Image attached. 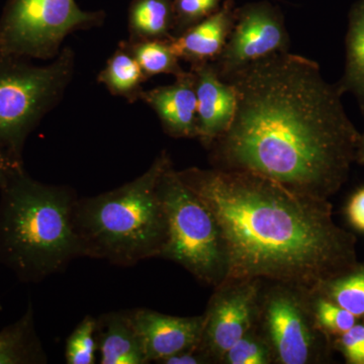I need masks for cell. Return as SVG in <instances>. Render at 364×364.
Listing matches in <instances>:
<instances>
[{
	"mask_svg": "<svg viewBox=\"0 0 364 364\" xmlns=\"http://www.w3.org/2000/svg\"><path fill=\"white\" fill-rule=\"evenodd\" d=\"M236 91L228 130L212 143L213 168L253 172L303 195L328 200L355 161L360 134L338 85L313 60L289 52L222 78Z\"/></svg>",
	"mask_w": 364,
	"mask_h": 364,
	"instance_id": "6da1fadb",
	"label": "cell"
},
{
	"mask_svg": "<svg viewBox=\"0 0 364 364\" xmlns=\"http://www.w3.org/2000/svg\"><path fill=\"white\" fill-rule=\"evenodd\" d=\"M214 215L227 255L226 280L268 279L315 293L355 267V237L332 205L241 170L177 171Z\"/></svg>",
	"mask_w": 364,
	"mask_h": 364,
	"instance_id": "7a4b0ae2",
	"label": "cell"
},
{
	"mask_svg": "<svg viewBox=\"0 0 364 364\" xmlns=\"http://www.w3.org/2000/svg\"><path fill=\"white\" fill-rule=\"evenodd\" d=\"M0 262L23 282H39L85 257L72 222L75 191L14 170L1 186Z\"/></svg>",
	"mask_w": 364,
	"mask_h": 364,
	"instance_id": "3957f363",
	"label": "cell"
},
{
	"mask_svg": "<svg viewBox=\"0 0 364 364\" xmlns=\"http://www.w3.org/2000/svg\"><path fill=\"white\" fill-rule=\"evenodd\" d=\"M170 163L162 151L134 181L98 196L77 198L72 222L85 257L129 267L161 256L167 219L158 183Z\"/></svg>",
	"mask_w": 364,
	"mask_h": 364,
	"instance_id": "277c9868",
	"label": "cell"
},
{
	"mask_svg": "<svg viewBox=\"0 0 364 364\" xmlns=\"http://www.w3.org/2000/svg\"><path fill=\"white\" fill-rule=\"evenodd\" d=\"M158 191L167 219L160 257L174 261L208 286H220L227 277V255L214 215L181 181L172 163L160 176Z\"/></svg>",
	"mask_w": 364,
	"mask_h": 364,
	"instance_id": "5b68a950",
	"label": "cell"
},
{
	"mask_svg": "<svg viewBox=\"0 0 364 364\" xmlns=\"http://www.w3.org/2000/svg\"><path fill=\"white\" fill-rule=\"evenodd\" d=\"M74 71L70 47L47 66H0V143L20 149L28 132L61 102Z\"/></svg>",
	"mask_w": 364,
	"mask_h": 364,
	"instance_id": "8992f818",
	"label": "cell"
},
{
	"mask_svg": "<svg viewBox=\"0 0 364 364\" xmlns=\"http://www.w3.org/2000/svg\"><path fill=\"white\" fill-rule=\"evenodd\" d=\"M105 20L104 11H83L75 0H13L0 28V47L9 54L55 59L67 36Z\"/></svg>",
	"mask_w": 364,
	"mask_h": 364,
	"instance_id": "52a82bcc",
	"label": "cell"
},
{
	"mask_svg": "<svg viewBox=\"0 0 364 364\" xmlns=\"http://www.w3.org/2000/svg\"><path fill=\"white\" fill-rule=\"evenodd\" d=\"M257 326L272 349L273 363H316L322 352L324 335L311 311L310 293L275 282L261 294Z\"/></svg>",
	"mask_w": 364,
	"mask_h": 364,
	"instance_id": "ba28073f",
	"label": "cell"
},
{
	"mask_svg": "<svg viewBox=\"0 0 364 364\" xmlns=\"http://www.w3.org/2000/svg\"><path fill=\"white\" fill-rule=\"evenodd\" d=\"M261 279L225 280L215 287L203 318L198 349L221 363L228 349L257 324Z\"/></svg>",
	"mask_w": 364,
	"mask_h": 364,
	"instance_id": "9c48e42d",
	"label": "cell"
},
{
	"mask_svg": "<svg viewBox=\"0 0 364 364\" xmlns=\"http://www.w3.org/2000/svg\"><path fill=\"white\" fill-rule=\"evenodd\" d=\"M289 33L279 9L268 1L254 2L236 9L229 39L213 64L224 78L253 62L289 52Z\"/></svg>",
	"mask_w": 364,
	"mask_h": 364,
	"instance_id": "30bf717a",
	"label": "cell"
},
{
	"mask_svg": "<svg viewBox=\"0 0 364 364\" xmlns=\"http://www.w3.org/2000/svg\"><path fill=\"white\" fill-rule=\"evenodd\" d=\"M150 363H159L174 354L198 348L203 330V315L177 317L138 308L130 310Z\"/></svg>",
	"mask_w": 364,
	"mask_h": 364,
	"instance_id": "8fae6325",
	"label": "cell"
},
{
	"mask_svg": "<svg viewBox=\"0 0 364 364\" xmlns=\"http://www.w3.org/2000/svg\"><path fill=\"white\" fill-rule=\"evenodd\" d=\"M198 100V138L205 148L225 133L233 121L237 97L233 86L220 77L214 64L191 66Z\"/></svg>",
	"mask_w": 364,
	"mask_h": 364,
	"instance_id": "7c38bea8",
	"label": "cell"
},
{
	"mask_svg": "<svg viewBox=\"0 0 364 364\" xmlns=\"http://www.w3.org/2000/svg\"><path fill=\"white\" fill-rule=\"evenodd\" d=\"M141 100L156 112L167 135L198 138V100L193 71L184 70L172 85L144 90Z\"/></svg>",
	"mask_w": 364,
	"mask_h": 364,
	"instance_id": "4fadbf2b",
	"label": "cell"
},
{
	"mask_svg": "<svg viewBox=\"0 0 364 364\" xmlns=\"http://www.w3.org/2000/svg\"><path fill=\"white\" fill-rule=\"evenodd\" d=\"M234 0H225L215 13L169 41L179 60L212 63L222 54L235 23Z\"/></svg>",
	"mask_w": 364,
	"mask_h": 364,
	"instance_id": "5bb4252c",
	"label": "cell"
},
{
	"mask_svg": "<svg viewBox=\"0 0 364 364\" xmlns=\"http://www.w3.org/2000/svg\"><path fill=\"white\" fill-rule=\"evenodd\" d=\"M97 318V349L100 364H147L142 340L130 310L102 314Z\"/></svg>",
	"mask_w": 364,
	"mask_h": 364,
	"instance_id": "9a60e30c",
	"label": "cell"
},
{
	"mask_svg": "<svg viewBox=\"0 0 364 364\" xmlns=\"http://www.w3.org/2000/svg\"><path fill=\"white\" fill-rule=\"evenodd\" d=\"M48 363L38 336L30 303L25 315L0 331V364H43Z\"/></svg>",
	"mask_w": 364,
	"mask_h": 364,
	"instance_id": "2e32d148",
	"label": "cell"
},
{
	"mask_svg": "<svg viewBox=\"0 0 364 364\" xmlns=\"http://www.w3.org/2000/svg\"><path fill=\"white\" fill-rule=\"evenodd\" d=\"M176 26L173 0H132L129 41L171 40Z\"/></svg>",
	"mask_w": 364,
	"mask_h": 364,
	"instance_id": "e0dca14e",
	"label": "cell"
},
{
	"mask_svg": "<svg viewBox=\"0 0 364 364\" xmlns=\"http://www.w3.org/2000/svg\"><path fill=\"white\" fill-rule=\"evenodd\" d=\"M146 80L147 77L138 62L121 43L97 75V82L111 95L123 97L129 102L141 100Z\"/></svg>",
	"mask_w": 364,
	"mask_h": 364,
	"instance_id": "ac0fdd59",
	"label": "cell"
},
{
	"mask_svg": "<svg viewBox=\"0 0 364 364\" xmlns=\"http://www.w3.org/2000/svg\"><path fill=\"white\" fill-rule=\"evenodd\" d=\"M340 90L351 92L364 109V0H358L349 11L346 36V65Z\"/></svg>",
	"mask_w": 364,
	"mask_h": 364,
	"instance_id": "d6986e66",
	"label": "cell"
},
{
	"mask_svg": "<svg viewBox=\"0 0 364 364\" xmlns=\"http://www.w3.org/2000/svg\"><path fill=\"white\" fill-rule=\"evenodd\" d=\"M119 43L133 55L147 79L160 74H171L176 77L184 71L168 40H128Z\"/></svg>",
	"mask_w": 364,
	"mask_h": 364,
	"instance_id": "ffe728a7",
	"label": "cell"
},
{
	"mask_svg": "<svg viewBox=\"0 0 364 364\" xmlns=\"http://www.w3.org/2000/svg\"><path fill=\"white\" fill-rule=\"evenodd\" d=\"M315 293L364 320V264H356L348 272L328 280Z\"/></svg>",
	"mask_w": 364,
	"mask_h": 364,
	"instance_id": "44dd1931",
	"label": "cell"
},
{
	"mask_svg": "<svg viewBox=\"0 0 364 364\" xmlns=\"http://www.w3.org/2000/svg\"><path fill=\"white\" fill-rule=\"evenodd\" d=\"M310 306L316 328L324 336H339L358 323L353 314L321 294L310 293Z\"/></svg>",
	"mask_w": 364,
	"mask_h": 364,
	"instance_id": "7402d4cb",
	"label": "cell"
},
{
	"mask_svg": "<svg viewBox=\"0 0 364 364\" xmlns=\"http://www.w3.org/2000/svg\"><path fill=\"white\" fill-rule=\"evenodd\" d=\"M97 318L85 316L67 338L64 353L67 364L97 363Z\"/></svg>",
	"mask_w": 364,
	"mask_h": 364,
	"instance_id": "603a6c76",
	"label": "cell"
},
{
	"mask_svg": "<svg viewBox=\"0 0 364 364\" xmlns=\"http://www.w3.org/2000/svg\"><path fill=\"white\" fill-rule=\"evenodd\" d=\"M272 349L256 324L238 341L235 342L223 356L224 364H270Z\"/></svg>",
	"mask_w": 364,
	"mask_h": 364,
	"instance_id": "cb8c5ba5",
	"label": "cell"
},
{
	"mask_svg": "<svg viewBox=\"0 0 364 364\" xmlns=\"http://www.w3.org/2000/svg\"><path fill=\"white\" fill-rule=\"evenodd\" d=\"M221 2L222 0H173L176 14L173 37L215 13Z\"/></svg>",
	"mask_w": 364,
	"mask_h": 364,
	"instance_id": "d4e9b609",
	"label": "cell"
},
{
	"mask_svg": "<svg viewBox=\"0 0 364 364\" xmlns=\"http://www.w3.org/2000/svg\"><path fill=\"white\" fill-rule=\"evenodd\" d=\"M337 344L347 363L364 364V323H356L350 329L339 335Z\"/></svg>",
	"mask_w": 364,
	"mask_h": 364,
	"instance_id": "484cf974",
	"label": "cell"
},
{
	"mask_svg": "<svg viewBox=\"0 0 364 364\" xmlns=\"http://www.w3.org/2000/svg\"><path fill=\"white\" fill-rule=\"evenodd\" d=\"M347 215L356 229L364 232V188L352 196L347 205Z\"/></svg>",
	"mask_w": 364,
	"mask_h": 364,
	"instance_id": "4316f807",
	"label": "cell"
},
{
	"mask_svg": "<svg viewBox=\"0 0 364 364\" xmlns=\"http://www.w3.org/2000/svg\"><path fill=\"white\" fill-rule=\"evenodd\" d=\"M159 363L161 364H205L212 363L210 359L198 350V348L191 349V350L181 352V353L174 354L162 359Z\"/></svg>",
	"mask_w": 364,
	"mask_h": 364,
	"instance_id": "83f0119b",
	"label": "cell"
},
{
	"mask_svg": "<svg viewBox=\"0 0 364 364\" xmlns=\"http://www.w3.org/2000/svg\"><path fill=\"white\" fill-rule=\"evenodd\" d=\"M18 167L16 162L9 159V157L4 156V155L0 152V186L4 183L7 177L11 176V172H13L14 169L18 168Z\"/></svg>",
	"mask_w": 364,
	"mask_h": 364,
	"instance_id": "f1b7e54d",
	"label": "cell"
},
{
	"mask_svg": "<svg viewBox=\"0 0 364 364\" xmlns=\"http://www.w3.org/2000/svg\"><path fill=\"white\" fill-rule=\"evenodd\" d=\"M355 161H358L359 164L364 165V134L360 136Z\"/></svg>",
	"mask_w": 364,
	"mask_h": 364,
	"instance_id": "f546056e",
	"label": "cell"
},
{
	"mask_svg": "<svg viewBox=\"0 0 364 364\" xmlns=\"http://www.w3.org/2000/svg\"><path fill=\"white\" fill-rule=\"evenodd\" d=\"M1 310H2L1 305H0V311H1Z\"/></svg>",
	"mask_w": 364,
	"mask_h": 364,
	"instance_id": "4dcf8cb0",
	"label": "cell"
}]
</instances>
